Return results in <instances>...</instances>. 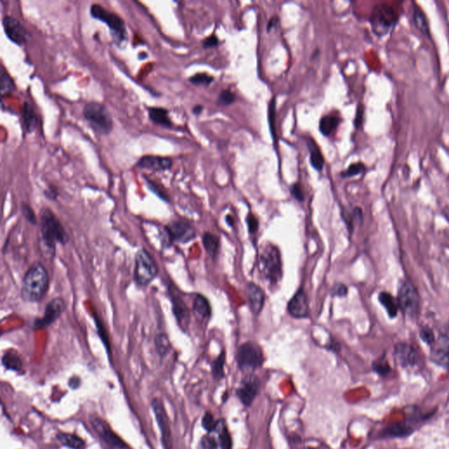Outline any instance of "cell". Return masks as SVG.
<instances>
[{"mask_svg": "<svg viewBox=\"0 0 449 449\" xmlns=\"http://www.w3.org/2000/svg\"><path fill=\"white\" fill-rule=\"evenodd\" d=\"M39 240L43 254L54 257L57 244L66 245L70 236L51 209L44 207L39 213Z\"/></svg>", "mask_w": 449, "mask_h": 449, "instance_id": "1", "label": "cell"}, {"mask_svg": "<svg viewBox=\"0 0 449 449\" xmlns=\"http://www.w3.org/2000/svg\"><path fill=\"white\" fill-rule=\"evenodd\" d=\"M49 282L47 268L39 261L34 262L22 278L21 297L25 302L38 303L49 292Z\"/></svg>", "mask_w": 449, "mask_h": 449, "instance_id": "2", "label": "cell"}, {"mask_svg": "<svg viewBox=\"0 0 449 449\" xmlns=\"http://www.w3.org/2000/svg\"><path fill=\"white\" fill-rule=\"evenodd\" d=\"M259 268L264 279L271 284H277L282 280V255L276 245L267 243L262 247L259 256Z\"/></svg>", "mask_w": 449, "mask_h": 449, "instance_id": "3", "label": "cell"}, {"mask_svg": "<svg viewBox=\"0 0 449 449\" xmlns=\"http://www.w3.org/2000/svg\"><path fill=\"white\" fill-rule=\"evenodd\" d=\"M83 115L96 134L106 136L112 132L113 128L112 114L103 104L90 102L84 108Z\"/></svg>", "mask_w": 449, "mask_h": 449, "instance_id": "4", "label": "cell"}, {"mask_svg": "<svg viewBox=\"0 0 449 449\" xmlns=\"http://www.w3.org/2000/svg\"><path fill=\"white\" fill-rule=\"evenodd\" d=\"M159 268L151 254L145 249L137 251L134 259V281L138 287L145 288L157 277Z\"/></svg>", "mask_w": 449, "mask_h": 449, "instance_id": "5", "label": "cell"}, {"mask_svg": "<svg viewBox=\"0 0 449 449\" xmlns=\"http://www.w3.org/2000/svg\"><path fill=\"white\" fill-rule=\"evenodd\" d=\"M90 12L92 18L107 25L116 44L120 45L128 39L126 23L120 16L105 9L99 4H93L90 8Z\"/></svg>", "mask_w": 449, "mask_h": 449, "instance_id": "6", "label": "cell"}, {"mask_svg": "<svg viewBox=\"0 0 449 449\" xmlns=\"http://www.w3.org/2000/svg\"><path fill=\"white\" fill-rule=\"evenodd\" d=\"M197 237V232L191 222L178 219L166 224L161 232V245L170 248L174 242L186 244Z\"/></svg>", "mask_w": 449, "mask_h": 449, "instance_id": "7", "label": "cell"}, {"mask_svg": "<svg viewBox=\"0 0 449 449\" xmlns=\"http://www.w3.org/2000/svg\"><path fill=\"white\" fill-rule=\"evenodd\" d=\"M398 14L394 7L386 3L376 4L371 12V28L377 36H384L398 23Z\"/></svg>", "mask_w": 449, "mask_h": 449, "instance_id": "8", "label": "cell"}, {"mask_svg": "<svg viewBox=\"0 0 449 449\" xmlns=\"http://www.w3.org/2000/svg\"><path fill=\"white\" fill-rule=\"evenodd\" d=\"M235 359L242 371H254L263 363V352L257 343L248 341L239 346Z\"/></svg>", "mask_w": 449, "mask_h": 449, "instance_id": "9", "label": "cell"}, {"mask_svg": "<svg viewBox=\"0 0 449 449\" xmlns=\"http://www.w3.org/2000/svg\"><path fill=\"white\" fill-rule=\"evenodd\" d=\"M65 309L66 303L64 298L60 297L52 298L46 307L43 317L34 319L32 324V329L37 331L49 328L64 314Z\"/></svg>", "mask_w": 449, "mask_h": 449, "instance_id": "10", "label": "cell"}, {"mask_svg": "<svg viewBox=\"0 0 449 449\" xmlns=\"http://www.w3.org/2000/svg\"><path fill=\"white\" fill-rule=\"evenodd\" d=\"M398 303L403 313L414 316L419 307V296L415 287L409 282L401 283L398 290Z\"/></svg>", "mask_w": 449, "mask_h": 449, "instance_id": "11", "label": "cell"}, {"mask_svg": "<svg viewBox=\"0 0 449 449\" xmlns=\"http://www.w3.org/2000/svg\"><path fill=\"white\" fill-rule=\"evenodd\" d=\"M152 409L155 413V419L160 428L161 434V442L164 449H172V434L170 430V422L167 413L164 408V403L160 398H155L152 401Z\"/></svg>", "mask_w": 449, "mask_h": 449, "instance_id": "12", "label": "cell"}, {"mask_svg": "<svg viewBox=\"0 0 449 449\" xmlns=\"http://www.w3.org/2000/svg\"><path fill=\"white\" fill-rule=\"evenodd\" d=\"M175 290V286L170 284L169 287V293H170V300L172 303V310H173L174 316L176 318L177 324L182 330L186 331V328H188L190 319H191V313L187 304L185 301L180 297L179 292Z\"/></svg>", "mask_w": 449, "mask_h": 449, "instance_id": "13", "label": "cell"}, {"mask_svg": "<svg viewBox=\"0 0 449 449\" xmlns=\"http://www.w3.org/2000/svg\"><path fill=\"white\" fill-rule=\"evenodd\" d=\"M2 24L5 34L12 43L18 46L25 45L28 43V32L17 18L12 16H5Z\"/></svg>", "mask_w": 449, "mask_h": 449, "instance_id": "14", "label": "cell"}, {"mask_svg": "<svg viewBox=\"0 0 449 449\" xmlns=\"http://www.w3.org/2000/svg\"><path fill=\"white\" fill-rule=\"evenodd\" d=\"M91 424L94 431L100 436L101 439L107 445L117 449L127 448V445L125 444L121 438L118 437L104 420L97 417H92L91 419Z\"/></svg>", "mask_w": 449, "mask_h": 449, "instance_id": "15", "label": "cell"}, {"mask_svg": "<svg viewBox=\"0 0 449 449\" xmlns=\"http://www.w3.org/2000/svg\"><path fill=\"white\" fill-rule=\"evenodd\" d=\"M290 315L295 319H305L310 314L309 302L307 293L303 289H298L293 297L289 301L288 307Z\"/></svg>", "mask_w": 449, "mask_h": 449, "instance_id": "16", "label": "cell"}, {"mask_svg": "<svg viewBox=\"0 0 449 449\" xmlns=\"http://www.w3.org/2000/svg\"><path fill=\"white\" fill-rule=\"evenodd\" d=\"M259 388L260 382L258 378L251 375L243 379L240 387L237 389L236 394L244 405L250 406L258 393Z\"/></svg>", "mask_w": 449, "mask_h": 449, "instance_id": "17", "label": "cell"}, {"mask_svg": "<svg viewBox=\"0 0 449 449\" xmlns=\"http://www.w3.org/2000/svg\"><path fill=\"white\" fill-rule=\"evenodd\" d=\"M173 166V161L170 157L160 155H143L136 162V167L151 171H166Z\"/></svg>", "mask_w": 449, "mask_h": 449, "instance_id": "18", "label": "cell"}, {"mask_svg": "<svg viewBox=\"0 0 449 449\" xmlns=\"http://www.w3.org/2000/svg\"><path fill=\"white\" fill-rule=\"evenodd\" d=\"M245 294L249 302V309L254 315L261 313L263 308L266 295L263 290L255 282H249L245 289Z\"/></svg>", "mask_w": 449, "mask_h": 449, "instance_id": "19", "label": "cell"}, {"mask_svg": "<svg viewBox=\"0 0 449 449\" xmlns=\"http://www.w3.org/2000/svg\"><path fill=\"white\" fill-rule=\"evenodd\" d=\"M395 356L404 368L413 367L419 361V355L413 346L406 343H399L395 348Z\"/></svg>", "mask_w": 449, "mask_h": 449, "instance_id": "20", "label": "cell"}, {"mask_svg": "<svg viewBox=\"0 0 449 449\" xmlns=\"http://www.w3.org/2000/svg\"><path fill=\"white\" fill-rule=\"evenodd\" d=\"M432 359L435 363L449 369V337H442L435 343Z\"/></svg>", "mask_w": 449, "mask_h": 449, "instance_id": "21", "label": "cell"}, {"mask_svg": "<svg viewBox=\"0 0 449 449\" xmlns=\"http://www.w3.org/2000/svg\"><path fill=\"white\" fill-rule=\"evenodd\" d=\"M192 311L197 318L203 320H208L212 316V307L205 296L201 294H195L193 302H192Z\"/></svg>", "mask_w": 449, "mask_h": 449, "instance_id": "22", "label": "cell"}, {"mask_svg": "<svg viewBox=\"0 0 449 449\" xmlns=\"http://www.w3.org/2000/svg\"><path fill=\"white\" fill-rule=\"evenodd\" d=\"M149 118L154 124L162 128H171L173 123L169 116V111L162 107H149Z\"/></svg>", "mask_w": 449, "mask_h": 449, "instance_id": "23", "label": "cell"}, {"mask_svg": "<svg viewBox=\"0 0 449 449\" xmlns=\"http://www.w3.org/2000/svg\"><path fill=\"white\" fill-rule=\"evenodd\" d=\"M22 118L24 123L25 130L28 134H32L35 131L38 126V117L34 107L28 102H25L22 106Z\"/></svg>", "mask_w": 449, "mask_h": 449, "instance_id": "24", "label": "cell"}, {"mask_svg": "<svg viewBox=\"0 0 449 449\" xmlns=\"http://www.w3.org/2000/svg\"><path fill=\"white\" fill-rule=\"evenodd\" d=\"M307 147L309 149L310 161H311L312 166L316 170L321 171L324 165H325V159H324V156H323V154H322L319 147L317 145L315 140L312 138H310L309 140H307Z\"/></svg>", "mask_w": 449, "mask_h": 449, "instance_id": "25", "label": "cell"}, {"mask_svg": "<svg viewBox=\"0 0 449 449\" xmlns=\"http://www.w3.org/2000/svg\"><path fill=\"white\" fill-rule=\"evenodd\" d=\"M341 119L334 113L323 116L319 121V131L324 136H330L339 127Z\"/></svg>", "mask_w": 449, "mask_h": 449, "instance_id": "26", "label": "cell"}, {"mask_svg": "<svg viewBox=\"0 0 449 449\" xmlns=\"http://www.w3.org/2000/svg\"><path fill=\"white\" fill-rule=\"evenodd\" d=\"M2 364L8 371L21 372L23 370L22 358L14 350H9L4 354Z\"/></svg>", "mask_w": 449, "mask_h": 449, "instance_id": "27", "label": "cell"}, {"mask_svg": "<svg viewBox=\"0 0 449 449\" xmlns=\"http://www.w3.org/2000/svg\"><path fill=\"white\" fill-rule=\"evenodd\" d=\"M413 22L416 28L419 29L421 34L425 36L430 37V28L425 12L415 3L413 4Z\"/></svg>", "mask_w": 449, "mask_h": 449, "instance_id": "28", "label": "cell"}, {"mask_svg": "<svg viewBox=\"0 0 449 449\" xmlns=\"http://www.w3.org/2000/svg\"><path fill=\"white\" fill-rule=\"evenodd\" d=\"M202 240H203V248L206 249L207 254L212 258H215L219 254V248H220L219 237L217 236L216 234L207 232V233L203 234Z\"/></svg>", "mask_w": 449, "mask_h": 449, "instance_id": "29", "label": "cell"}, {"mask_svg": "<svg viewBox=\"0 0 449 449\" xmlns=\"http://www.w3.org/2000/svg\"><path fill=\"white\" fill-rule=\"evenodd\" d=\"M0 85H1L0 93L2 97L12 94V92L16 91L15 83L3 66L0 70Z\"/></svg>", "mask_w": 449, "mask_h": 449, "instance_id": "30", "label": "cell"}, {"mask_svg": "<svg viewBox=\"0 0 449 449\" xmlns=\"http://www.w3.org/2000/svg\"><path fill=\"white\" fill-rule=\"evenodd\" d=\"M57 440L59 442L64 445V446L70 447L72 449H80L82 448L85 442L81 438L73 434H59L57 435Z\"/></svg>", "mask_w": 449, "mask_h": 449, "instance_id": "31", "label": "cell"}, {"mask_svg": "<svg viewBox=\"0 0 449 449\" xmlns=\"http://www.w3.org/2000/svg\"><path fill=\"white\" fill-rule=\"evenodd\" d=\"M378 299L380 303H382V307L385 308L389 316L391 318H395L398 314V307L394 298H392V295L389 294L387 292H381Z\"/></svg>", "mask_w": 449, "mask_h": 449, "instance_id": "32", "label": "cell"}, {"mask_svg": "<svg viewBox=\"0 0 449 449\" xmlns=\"http://www.w3.org/2000/svg\"><path fill=\"white\" fill-rule=\"evenodd\" d=\"M155 345L156 351L161 357L167 355L170 351V339L165 333H159L156 334L155 338Z\"/></svg>", "mask_w": 449, "mask_h": 449, "instance_id": "33", "label": "cell"}, {"mask_svg": "<svg viewBox=\"0 0 449 449\" xmlns=\"http://www.w3.org/2000/svg\"><path fill=\"white\" fill-rule=\"evenodd\" d=\"M226 361V353L224 350L219 354V356L213 361V376L215 380H220L224 376V365Z\"/></svg>", "mask_w": 449, "mask_h": 449, "instance_id": "34", "label": "cell"}, {"mask_svg": "<svg viewBox=\"0 0 449 449\" xmlns=\"http://www.w3.org/2000/svg\"><path fill=\"white\" fill-rule=\"evenodd\" d=\"M343 219H344V220L346 223V226H348L350 234H352L353 229H354L355 223L356 222L361 223V220H362V212H361V210L359 207H356V208L353 210L351 213H348L346 216H343Z\"/></svg>", "mask_w": 449, "mask_h": 449, "instance_id": "35", "label": "cell"}, {"mask_svg": "<svg viewBox=\"0 0 449 449\" xmlns=\"http://www.w3.org/2000/svg\"><path fill=\"white\" fill-rule=\"evenodd\" d=\"M147 186L149 187V190L156 195L159 198H161V200L165 202H170V197L168 195L167 192L165 191V189L162 187V186L159 185L156 182H154L152 180L146 178Z\"/></svg>", "mask_w": 449, "mask_h": 449, "instance_id": "36", "label": "cell"}, {"mask_svg": "<svg viewBox=\"0 0 449 449\" xmlns=\"http://www.w3.org/2000/svg\"><path fill=\"white\" fill-rule=\"evenodd\" d=\"M364 170V164H362V162H356V164H351L346 170L342 171L340 173V176L343 178L353 177V176H357V175L362 173Z\"/></svg>", "mask_w": 449, "mask_h": 449, "instance_id": "37", "label": "cell"}, {"mask_svg": "<svg viewBox=\"0 0 449 449\" xmlns=\"http://www.w3.org/2000/svg\"><path fill=\"white\" fill-rule=\"evenodd\" d=\"M276 99L273 98L270 103L269 107V121H270V132L273 137L274 141H276V129H275V123H276Z\"/></svg>", "mask_w": 449, "mask_h": 449, "instance_id": "38", "label": "cell"}, {"mask_svg": "<svg viewBox=\"0 0 449 449\" xmlns=\"http://www.w3.org/2000/svg\"><path fill=\"white\" fill-rule=\"evenodd\" d=\"M213 80L214 77L207 73L195 74L194 76H191L189 78V81L195 85H209L213 82Z\"/></svg>", "mask_w": 449, "mask_h": 449, "instance_id": "39", "label": "cell"}, {"mask_svg": "<svg viewBox=\"0 0 449 449\" xmlns=\"http://www.w3.org/2000/svg\"><path fill=\"white\" fill-rule=\"evenodd\" d=\"M235 101V95L229 90H223L218 97L217 103L220 107H227Z\"/></svg>", "mask_w": 449, "mask_h": 449, "instance_id": "40", "label": "cell"}, {"mask_svg": "<svg viewBox=\"0 0 449 449\" xmlns=\"http://www.w3.org/2000/svg\"><path fill=\"white\" fill-rule=\"evenodd\" d=\"M219 422L216 421L214 417L212 415L211 413H207L203 416V420H202V425L203 427L207 430V432H213L216 430L219 426Z\"/></svg>", "mask_w": 449, "mask_h": 449, "instance_id": "41", "label": "cell"}, {"mask_svg": "<svg viewBox=\"0 0 449 449\" xmlns=\"http://www.w3.org/2000/svg\"><path fill=\"white\" fill-rule=\"evenodd\" d=\"M219 434L221 448L232 449V439H231L230 434L228 432V428L226 427V426L219 428Z\"/></svg>", "mask_w": 449, "mask_h": 449, "instance_id": "42", "label": "cell"}, {"mask_svg": "<svg viewBox=\"0 0 449 449\" xmlns=\"http://www.w3.org/2000/svg\"><path fill=\"white\" fill-rule=\"evenodd\" d=\"M22 212L25 219H27V221L29 222L30 224H34V226L37 224L36 216L34 214V210L32 209L29 203H22Z\"/></svg>", "mask_w": 449, "mask_h": 449, "instance_id": "43", "label": "cell"}, {"mask_svg": "<svg viewBox=\"0 0 449 449\" xmlns=\"http://www.w3.org/2000/svg\"><path fill=\"white\" fill-rule=\"evenodd\" d=\"M410 428L406 427L404 424H397V425H392V427H389L387 429L388 434L392 435V436H402L404 434H408L411 432L408 431Z\"/></svg>", "mask_w": 449, "mask_h": 449, "instance_id": "44", "label": "cell"}, {"mask_svg": "<svg viewBox=\"0 0 449 449\" xmlns=\"http://www.w3.org/2000/svg\"><path fill=\"white\" fill-rule=\"evenodd\" d=\"M246 223L249 228V233L250 234H255L257 233L259 228V221L257 218L253 213H249L246 218Z\"/></svg>", "mask_w": 449, "mask_h": 449, "instance_id": "45", "label": "cell"}, {"mask_svg": "<svg viewBox=\"0 0 449 449\" xmlns=\"http://www.w3.org/2000/svg\"><path fill=\"white\" fill-rule=\"evenodd\" d=\"M373 370L381 375V376H386L388 375L389 372L391 371V368L389 366V363L387 361H376L373 363Z\"/></svg>", "mask_w": 449, "mask_h": 449, "instance_id": "46", "label": "cell"}, {"mask_svg": "<svg viewBox=\"0 0 449 449\" xmlns=\"http://www.w3.org/2000/svg\"><path fill=\"white\" fill-rule=\"evenodd\" d=\"M95 322H96V325H97L96 328H97V334H98V336L100 338L101 340L103 341L105 346H107V352L109 354V341H108V338H107L106 330L104 329L103 325H102V323H101L100 319H97V317H95Z\"/></svg>", "mask_w": 449, "mask_h": 449, "instance_id": "47", "label": "cell"}, {"mask_svg": "<svg viewBox=\"0 0 449 449\" xmlns=\"http://www.w3.org/2000/svg\"><path fill=\"white\" fill-rule=\"evenodd\" d=\"M200 449H218L215 439L209 435L203 436L200 440Z\"/></svg>", "mask_w": 449, "mask_h": 449, "instance_id": "48", "label": "cell"}, {"mask_svg": "<svg viewBox=\"0 0 449 449\" xmlns=\"http://www.w3.org/2000/svg\"><path fill=\"white\" fill-rule=\"evenodd\" d=\"M420 338L423 340V341H425V343H427L429 345L434 344V341H435V337H434V333H433L430 328H428L422 329L421 332H420Z\"/></svg>", "mask_w": 449, "mask_h": 449, "instance_id": "49", "label": "cell"}, {"mask_svg": "<svg viewBox=\"0 0 449 449\" xmlns=\"http://www.w3.org/2000/svg\"><path fill=\"white\" fill-rule=\"evenodd\" d=\"M363 117H364V107L360 104L356 109V115L355 118V126L356 129H360L362 127Z\"/></svg>", "mask_w": 449, "mask_h": 449, "instance_id": "50", "label": "cell"}, {"mask_svg": "<svg viewBox=\"0 0 449 449\" xmlns=\"http://www.w3.org/2000/svg\"><path fill=\"white\" fill-rule=\"evenodd\" d=\"M291 193L299 202H303V199H304L303 190H302L300 185L298 182L292 185V187H291Z\"/></svg>", "mask_w": 449, "mask_h": 449, "instance_id": "51", "label": "cell"}, {"mask_svg": "<svg viewBox=\"0 0 449 449\" xmlns=\"http://www.w3.org/2000/svg\"><path fill=\"white\" fill-rule=\"evenodd\" d=\"M219 38L217 37V35L216 34H212V35H210L209 37H207V38L203 39V48L206 49H212V48H214V47H217V46L219 45Z\"/></svg>", "mask_w": 449, "mask_h": 449, "instance_id": "52", "label": "cell"}, {"mask_svg": "<svg viewBox=\"0 0 449 449\" xmlns=\"http://www.w3.org/2000/svg\"><path fill=\"white\" fill-rule=\"evenodd\" d=\"M44 196L49 200L55 201L57 199L58 196H59V191H58L57 188L55 186L50 185L44 191Z\"/></svg>", "mask_w": 449, "mask_h": 449, "instance_id": "53", "label": "cell"}, {"mask_svg": "<svg viewBox=\"0 0 449 449\" xmlns=\"http://www.w3.org/2000/svg\"><path fill=\"white\" fill-rule=\"evenodd\" d=\"M348 294V287L343 283H337L333 288V295L334 297H346Z\"/></svg>", "mask_w": 449, "mask_h": 449, "instance_id": "54", "label": "cell"}, {"mask_svg": "<svg viewBox=\"0 0 449 449\" xmlns=\"http://www.w3.org/2000/svg\"><path fill=\"white\" fill-rule=\"evenodd\" d=\"M79 383H80V379L77 378V377H73V378H71L70 380V382H69V385L71 388L76 389L78 387Z\"/></svg>", "mask_w": 449, "mask_h": 449, "instance_id": "55", "label": "cell"}, {"mask_svg": "<svg viewBox=\"0 0 449 449\" xmlns=\"http://www.w3.org/2000/svg\"><path fill=\"white\" fill-rule=\"evenodd\" d=\"M277 19L278 18H276V16H274L273 18L270 19L269 24H268V31L271 30L276 26V23H277Z\"/></svg>", "mask_w": 449, "mask_h": 449, "instance_id": "56", "label": "cell"}, {"mask_svg": "<svg viewBox=\"0 0 449 449\" xmlns=\"http://www.w3.org/2000/svg\"><path fill=\"white\" fill-rule=\"evenodd\" d=\"M203 106H201V105H197V106H195V107H193L192 112L194 113L195 115H199L201 112H203Z\"/></svg>", "mask_w": 449, "mask_h": 449, "instance_id": "57", "label": "cell"}, {"mask_svg": "<svg viewBox=\"0 0 449 449\" xmlns=\"http://www.w3.org/2000/svg\"><path fill=\"white\" fill-rule=\"evenodd\" d=\"M226 220H227V223H228L230 227H233V224H234V219L232 218V216H227V217H226Z\"/></svg>", "mask_w": 449, "mask_h": 449, "instance_id": "58", "label": "cell"}]
</instances>
